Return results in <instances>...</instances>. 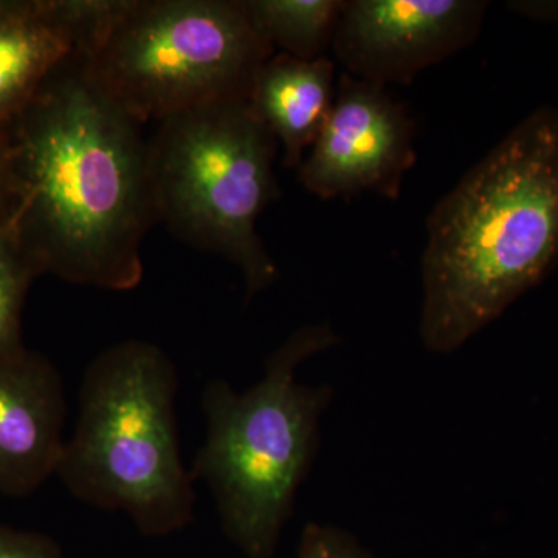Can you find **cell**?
I'll list each match as a JSON object with an SVG mask.
<instances>
[{
	"mask_svg": "<svg viewBox=\"0 0 558 558\" xmlns=\"http://www.w3.org/2000/svg\"><path fill=\"white\" fill-rule=\"evenodd\" d=\"M10 149V223L35 266L73 284L137 288L143 241L157 222L149 142L80 53L22 110Z\"/></svg>",
	"mask_w": 558,
	"mask_h": 558,
	"instance_id": "6da1fadb",
	"label": "cell"
},
{
	"mask_svg": "<svg viewBox=\"0 0 558 558\" xmlns=\"http://www.w3.org/2000/svg\"><path fill=\"white\" fill-rule=\"evenodd\" d=\"M557 264L558 108L542 106L429 213L422 341L457 351Z\"/></svg>",
	"mask_w": 558,
	"mask_h": 558,
	"instance_id": "7a4b0ae2",
	"label": "cell"
},
{
	"mask_svg": "<svg viewBox=\"0 0 558 558\" xmlns=\"http://www.w3.org/2000/svg\"><path fill=\"white\" fill-rule=\"evenodd\" d=\"M329 326L296 329L240 392L211 380L202 396L204 444L190 472L215 498L223 534L247 558H270L317 453L328 388L300 384L301 363L337 344Z\"/></svg>",
	"mask_w": 558,
	"mask_h": 558,
	"instance_id": "3957f363",
	"label": "cell"
},
{
	"mask_svg": "<svg viewBox=\"0 0 558 558\" xmlns=\"http://www.w3.org/2000/svg\"><path fill=\"white\" fill-rule=\"evenodd\" d=\"M178 371L149 341L113 344L90 363L58 475L73 497L121 512L148 537L183 531L194 480L180 457Z\"/></svg>",
	"mask_w": 558,
	"mask_h": 558,
	"instance_id": "277c9868",
	"label": "cell"
},
{
	"mask_svg": "<svg viewBox=\"0 0 558 558\" xmlns=\"http://www.w3.org/2000/svg\"><path fill=\"white\" fill-rule=\"evenodd\" d=\"M279 143L248 100L209 102L159 123L149 140L157 222L241 270L245 295L270 288L278 267L256 223L279 197Z\"/></svg>",
	"mask_w": 558,
	"mask_h": 558,
	"instance_id": "5b68a950",
	"label": "cell"
},
{
	"mask_svg": "<svg viewBox=\"0 0 558 558\" xmlns=\"http://www.w3.org/2000/svg\"><path fill=\"white\" fill-rule=\"evenodd\" d=\"M80 54L145 126L209 102L248 100L275 50L253 31L242 0H123Z\"/></svg>",
	"mask_w": 558,
	"mask_h": 558,
	"instance_id": "8992f818",
	"label": "cell"
},
{
	"mask_svg": "<svg viewBox=\"0 0 558 558\" xmlns=\"http://www.w3.org/2000/svg\"><path fill=\"white\" fill-rule=\"evenodd\" d=\"M417 160L414 123L385 87L343 73L322 134L299 167L319 199L376 193L398 201Z\"/></svg>",
	"mask_w": 558,
	"mask_h": 558,
	"instance_id": "52a82bcc",
	"label": "cell"
},
{
	"mask_svg": "<svg viewBox=\"0 0 558 558\" xmlns=\"http://www.w3.org/2000/svg\"><path fill=\"white\" fill-rule=\"evenodd\" d=\"M484 0H348L332 49L348 75L385 87L472 46L483 31Z\"/></svg>",
	"mask_w": 558,
	"mask_h": 558,
	"instance_id": "ba28073f",
	"label": "cell"
},
{
	"mask_svg": "<svg viewBox=\"0 0 558 558\" xmlns=\"http://www.w3.org/2000/svg\"><path fill=\"white\" fill-rule=\"evenodd\" d=\"M64 422L57 371L21 348L0 355V492L31 494L58 472Z\"/></svg>",
	"mask_w": 558,
	"mask_h": 558,
	"instance_id": "9c48e42d",
	"label": "cell"
},
{
	"mask_svg": "<svg viewBox=\"0 0 558 558\" xmlns=\"http://www.w3.org/2000/svg\"><path fill=\"white\" fill-rule=\"evenodd\" d=\"M336 64L328 57L299 60L277 53L256 73L248 101L293 170L317 142L336 101Z\"/></svg>",
	"mask_w": 558,
	"mask_h": 558,
	"instance_id": "30bf717a",
	"label": "cell"
},
{
	"mask_svg": "<svg viewBox=\"0 0 558 558\" xmlns=\"http://www.w3.org/2000/svg\"><path fill=\"white\" fill-rule=\"evenodd\" d=\"M80 51V36L62 2L46 7H0V120L22 112Z\"/></svg>",
	"mask_w": 558,
	"mask_h": 558,
	"instance_id": "8fae6325",
	"label": "cell"
},
{
	"mask_svg": "<svg viewBox=\"0 0 558 558\" xmlns=\"http://www.w3.org/2000/svg\"><path fill=\"white\" fill-rule=\"evenodd\" d=\"M347 0H242L253 31L279 53L326 57Z\"/></svg>",
	"mask_w": 558,
	"mask_h": 558,
	"instance_id": "7c38bea8",
	"label": "cell"
},
{
	"mask_svg": "<svg viewBox=\"0 0 558 558\" xmlns=\"http://www.w3.org/2000/svg\"><path fill=\"white\" fill-rule=\"evenodd\" d=\"M35 263L27 255L11 223L0 226V355L20 349L17 322L25 289Z\"/></svg>",
	"mask_w": 558,
	"mask_h": 558,
	"instance_id": "4fadbf2b",
	"label": "cell"
},
{
	"mask_svg": "<svg viewBox=\"0 0 558 558\" xmlns=\"http://www.w3.org/2000/svg\"><path fill=\"white\" fill-rule=\"evenodd\" d=\"M300 558H373L347 532L310 523L301 534Z\"/></svg>",
	"mask_w": 558,
	"mask_h": 558,
	"instance_id": "5bb4252c",
	"label": "cell"
},
{
	"mask_svg": "<svg viewBox=\"0 0 558 558\" xmlns=\"http://www.w3.org/2000/svg\"><path fill=\"white\" fill-rule=\"evenodd\" d=\"M0 558H62V554L49 537L0 526Z\"/></svg>",
	"mask_w": 558,
	"mask_h": 558,
	"instance_id": "9a60e30c",
	"label": "cell"
},
{
	"mask_svg": "<svg viewBox=\"0 0 558 558\" xmlns=\"http://www.w3.org/2000/svg\"><path fill=\"white\" fill-rule=\"evenodd\" d=\"M508 9L529 21L558 24V0H512Z\"/></svg>",
	"mask_w": 558,
	"mask_h": 558,
	"instance_id": "2e32d148",
	"label": "cell"
},
{
	"mask_svg": "<svg viewBox=\"0 0 558 558\" xmlns=\"http://www.w3.org/2000/svg\"><path fill=\"white\" fill-rule=\"evenodd\" d=\"M7 196H13L16 204V194H14L13 168H11V149L0 146V213L3 209V201ZM5 219L0 218V226H7Z\"/></svg>",
	"mask_w": 558,
	"mask_h": 558,
	"instance_id": "e0dca14e",
	"label": "cell"
}]
</instances>
